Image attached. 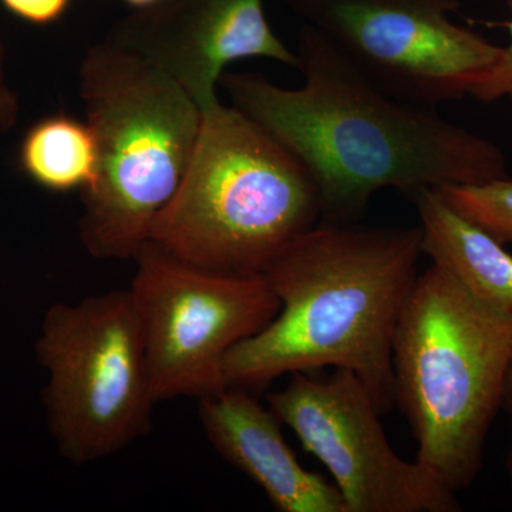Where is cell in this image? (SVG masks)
I'll return each instance as SVG.
<instances>
[{"label": "cell", "mask_w": 512, "mask_h": 512, "mask_svg": "<svg viewBox=\"0 0 512 512\" xmlns=\"http://www.w3.org/2000/svg\"><path fill=\"white\" fill-rule=\"evenodd\" d=\"M512 10V0H508ZM510 30V45L503 47L498 63L480 80L471 90L470 96L474 99L493 103L498 100H508L512 104V20L505 23Z\"/></svg>", "instance_id": "15"}, {"label": "cell", "mask_w": 512, "mask_h": 512, "mask_svg": "<svg viewBox=\"0 0 512 512\" xmlns=\"http://www.w3.org/2000/svg\"><path fill=\"white\" fill-rule=\"evenodd\" d=\"M264 2L158 0L114 23L104 40L173 77L205 110L220 101L217 87L231 63L264 57L298 70V56L272 30Z\"/></svg>", "instance_id": "10"}, {"label": "cell", "mask_w": 512, "mask_h": 512, "mask_svg": "<svg viewBox=\"0 0 512 512\" xmlns=\"http://www.w3.org/2000/svg\"><path fill=\"white\" fill-rule=\"evenodd\" d=\"M136 308L157 403L224 389L229 350L265 328L279 301L262 275H227L175 258L148 241L134 256Z\"/></svg>", "instance_id": "7"}, {"label": "cell", "mask_w": 512, "mask_h": 512, "mask_svg": "<svg viewBox=\"0 0 512 512\" xmlns=\"http://www.w3.org/2000/svg\"><path fill=\"white\" fill-rule=\"evenodd\" d=\"M3 60H5V47L0 39V131H9L18 121L20 106L18 94L13 92L6 83Z\"/></svg>", "instance_id": "17"}, {"label": "cell", "mask_w": 512, "mask_h": 512, "mask_svg": "<svg viewBox=\"0 0 512 512\" xmlns=\"http://www.w3.org/2000/svg\"><path fill=\"white\" fill-rule=\"evenodd\" d=\"M421 249L481 301L512 315V255L487 231L454 210L436 190L412 198Z\"/></svg>", "instance_id": "12"}, {"label": "cell", "mask_w": 512, "mask_h": 512, "mask_svg": "<svg viewBox=\"0 0 512 512\" xmlns=\"http://www.w3.org/2000/svg\"><path fill=\"white\" fill-rule=\"evenodd\" d=\"M3 8L30 25L47 26L66 15L72 0H0Z\"/></svg>", "instance_id": "16"}, {"label": "cell", "mask_w": 512, "mask_h": 512, "mask_svg": "<svg viewBox=\"0 0 512 512\" xmlns=\"http://www.w3.org/2000/svg\"><path fill=\"white\" fill-rule=\"evenodd\" d=\"M79 80L97 147L96 175L80 191V239L93 258L126 261L180 187L202 110L173 77L107 40L87 49Z\"/></svg>", "instance_id": "4"}, {"label": "cell", "mask_w": 512, "mask_h": 512, "mask_svg": "<svg viewBox=\"0 0 512 512\" xmlns=\"http://www.w3.org/2000/svg\"><path fill=\"white\" fill-rule=\"evenodd\" d=\"M370 82L421 107L470 96L503 47L457 25L460 0H284Z\"/></svg>", "instance_id": "8"}, {"label": "cell", "mask_w": 512, "mask_h": 512, "mask_svg": "<svg viewBox=\"0 0 512 512\" xmlns=\"http://www.w3.org/2000/svg\"><path fill=\"white\" fill-rule=\"evenodd\" d=\"M36 353L49 373L47 424L69 463L89 466L150 433L157 400L128 289L55 303Z\"/></svg>", "instance_id": "6"}, {"label": "cell", "mask_w": 512, "mask_h": 512, "mask_svg": "<svg viewBox=\"0 0 512 512\" xmlns=\"http://www.w3.org/2000/svg\"><path fill=\"white\" fill-rule=\"evenodd\" d=\"M318 222V191L298 158L220 100L202 110L190 165L150 241L207 271L262 275Z\"/></svg>", "instance_id": "5"}, {"label": "cell", "mask_w": 512, "mask_h": 512, "mask_svg": "<svg viewBox=\"0 0 512 512\" xmlns=\"http://www.w3.org/2000/svg\"><path fill=\"white\" fill-rule=\"evenodd\" d=\"M511 362L510 313L439 265L417 275L394 330V403L409 421L417 463L454 493L480 474Z\"/></svg>", "instance_id": "3"}, {"label": "cell", "mask_w": 512, "mask_h": 512, "mask_svg": "<svg viewBox=\"0 0 512 512\" xmlns=\"http://www.w3.org/2000/svg\"><path fill=\"white\" fill-rule=\"evenodd\" d=\"M296 56L303 79L296 89L232 72L220 87L311 175L320 222L353 224L386 188L414 198L508 177L493 141L383 92L311 26H302Z\"/></svg>", "instance_id": "1"}, {"label": "cell", "mask_w": 512, "mask_h": 512, "mask_svg": "<svg viewBox=\"0 0 512 512\" xmlns=\"http://www.w3.org/2000/svg\"><path fill=\"white\" fill-rule=\"evenodd\" d=\"M18 161L20 171L47 191H82L97 170L92 128L69 114L47 116L26 131Z\"/></svg>", "instance_id": "13"}, {"label": "cell", "mask_w": 512, "mask_h": 512, "mask_svg": "<svg viewBox=\"0 0 512 512\" xmlns=\"http://www.w3.org/2000/svg\"><path fill=\"white\" fill-rule=\"evenodd\" d=\"M421 254L420 227L318 222L303 232L262 272L279 311L229 350L224 386L261 389L332 367L355 373L380 413L390 412L394 330Z\"/></svg>", "instance_id": "2"}, {"label": "cell", "mask_w": 512, "mask_h": 512, "mask_svg": "<svg viewBox=\"0 0 512 512\" xmlns=\"http://www.w3.org/2000/svg\"><path fill=\"white\" fill-rule=\"evenodd\" d=\"M202 430L227 463L254 481L279 512H346L338 488L299 463L281 420L241 387L198 399Z\"/></svg>", "instance_id": "11"}, {"label": "cell", "mask_w": 512, "mask_h": 512, "mask_svg": "<svg viewBox=\"0 0 512 512\" xmlns=\"http://www.w3.org/2000/svg\"><path fill=\"white\" fill-rule=\"evenodd\" d=\"M501 407H503L505 412L508 413V416H510L512 433V362L510 367H508L507 376H505L503 404H501ZM505 467H507L508 478H510L512 487V436L510 450H508L507 460H505Z\"/></svg>", "instance_id": "18"}, {"label": "cell", "mask_w": 512, "mask_h": 512, "mask_svg": "<svg viewBox=\"0 0 512 512\" xmlns=\"http://www.w3.org/2000/svg\"><path fill=\"white\" fill-rule=\"evenodd\" d=\"M124 2L134 10H138L150 8V6H153L158 0H124Z\"/></svg>", "instance_id": "19"}, {"label": "cell", "mask_w": 512, "mask_h": 512, "mask_svg": "<svg viewBox=\"0 0 512 512\" xmlns=\"http://www.w3.org/2000/svg\"><path fill=\"white\" fill-rule=\"evenodd\" d=\"M461 215L500 244H512V180L495 178L480 184L434 188Z\"/></svg>", "instance_id": "14"}, {"label": "cell", "mask_w": 512, "mask_h": 512, "mask_svg": "<svg viewBox=\"0 0 512 512\" xmlns=\"http://www.w3.org/2000/svg\"><path fill=\"white\" fill-rule=\"evenodd\" d=\"M268 406L333 477L346 512H457V493L417 461L394 453L362 380L333 369L325 379L289 375Z\"/></svg>", "instance_id": "9"}]
</instances>
